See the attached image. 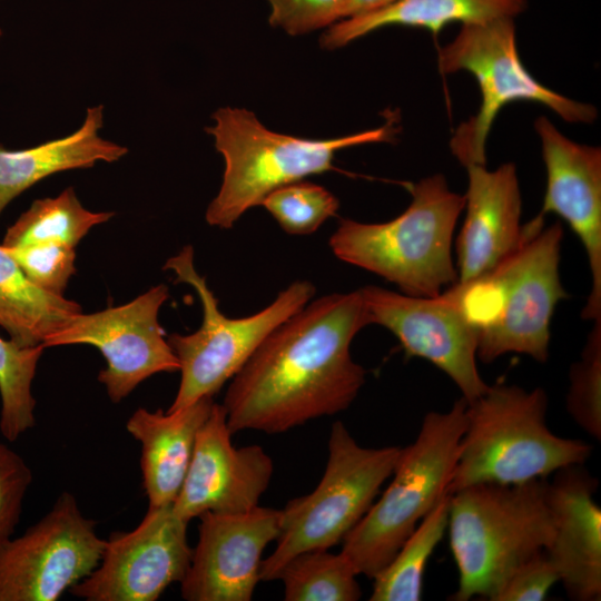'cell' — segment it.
Returning a JSON list of instances; mask_svg holds the SVG:
<instances>
[{
	"label": "cell",
	"mask_w": 601,
	"mask_h": 601,
	"mask_svg": "<svg viewBox=\"0 0 601 601\" xmlns=\"http://www.w3.org/2000/svg\"><path fill=\"white\" fill-rule=\"evenodd\" d=\"M206 131L225 160L219 191L208 205L206 221L229 229L273 190L334 168L345 148L390 141L393 119L375 129L331 139H306L273 131L245 108L223 107Z\"/></svg>",
	"instance_id": "cell-6"
},
{
	"label": "cell",
	"mask_w": 601,
	"mask_h": 601,
	"mask_svg": "<svg viewBox=\"0 0 601 601\" xmlns=\"http://www.w3.org/2000/svg\"><path fill=\"white\" fill-rule=\"evenodd\" d=\"M81 307L35 285L0 246V326L20 347H35L61 329Z\"/></svg>",
	"instance_id": "cell-23"
},
{
	"label": "cell",
	"mask_w": 601,
	"mask_h": 601,
	"mask_svg": "<svg viewBox=\"0 0 601 601\" xmlns=\"http://www.w3.org/2000/svg\"><path fill=\"white\" fill-rule=\"evenodd\" d=\"M188 522L173 504L148 508L129 532L110 534L98 566L70 592L87 601H155L190 565Z\"/></svg>",
	"instance_id": "cell-14"
},
{
	"label": "cell",
	"mask_w": 601,
	"mask_h": 601,
	"mask_svg": "<svg viewBox=\"0 0 601 601\" xmlns=\"http://www.w3.org/2000/svg\"><path fill=\"white\" fill-rule=\"evenodd\" d=\"M1 36H2V30L0 29V38H1Z\"/></svg>",
	"instance_id": "cell-35"
},
{
	"label": "cell",
	"mask_w": 601,
	"mask_h": 601,
	"mask_svg": "<svg viewBox=\"0 0 601 601\" xmlns=\"http://www.w3.org/2000/svg\"><path fill=\"white\" fill-rule=\"evenodd\" d=\"M211 396L174 412L137 408L126 428L141 444L140 467L148 508L173 504L184 483L197 433L210 414Z\"/></svg>",
	"instance_id": "cell-20"
},
{
	"label": "cell",
	"mask_w": 601,
	"mask_h": 601,
	"mask_svg": "<svg viewBox=\"0 0 601 601\" xmlns=\"http://www.w3.org/2000/svg\"><path fill=\"white\" fill-rule=\"evenodd\" d=\"M397 1L398 0H346L343 19L371 13L384 9Z\"/></svg>",
	"instance_id": "cell-34"
},
{
	"label": "cell",
	"mask_w": 601,
	"mask_h": 601,
	"mask_svg": "<svg viewBox=\"0 0 601 601\" xmlns=\"http://www.w3.org/2000/svg\"><path fill=\"white\" fill-rule=\"evenodd\" d=\"M437 65L442 73L470 72L480 88L477 112L459 125L450 141L453 156L465 168L486 165V140L496 116L509 104H539L571 124H591L598 117L594 106L548 88L528 71L511 18L461 24L439 51Z\"/></svg>",
	"instance_id": "cell-8"
},
{
	"label": "cell",
	"mask_w": 601,
	"mask_h": 601,
	"mask_svg": "<svg viewBox=\"0 0 601 601\" xmlns=\"http://www.w3.org/2000/svg\"><path fill=\"white\" fill-rule=\"evenodd\" d=\"M288 234L308 235L334 216L338 199L321 185L298 180L270 191L260 204Z\"/></svg>",
	"instance_id": "cell-28"
},
{
	"label": "cell",
	"mask_w": 601,
	"mask_h": 601,
	"mask_svg": "<svg viewBox=\"0 0 601 601\" xmlns=\"http://www.w3.org/2000/svg\"><path fill=\"white\" fill-rule=\"evenodd\" d=\"M4 248L35 285L51 294L62 296L70 277L76 273L75 247L58 243H36Z\"/></svg>",
	"instance_id": "cell-30"
},
{
	"label": "cell",
	"mask_w": 601,
	"mask_h": 601,
	"mask_svg": "<svg viewBox=\"0 0 601 601\" xmlns=\"http://www.w3.org/2000/svg\"><path fill=\"white\" fill-rule=\"evenodd\" d=\"M269 24L289 36L326 30L343 19L346 0H266Z\"/></svg>",
	"instance_id": "cell-31"
},
{
	"label": "cell",
	"mask_w": 601,
	"mask_h": 601,
	"mask_svg": "<svg viewBox=\"0 0 601 601\" xmlns=\"http://www.w3.org/2000/svg\"><path fill=\"white\" fill-rule=\"evenodd\" d=\"M104 106L89 107L81 126L62 138L38 146L8 150L0 146V215L24 190L53 174L112 162L128 149L99 136Z\"/></svg>",
	"instance_id": "cell-21"
},
{
	"label": "cell",
	"mask_w": 601,
	"mask_h": 601,
	"mask_svg": "<svg viewBox=\"0 0 601 601\" xmlns=\"http://www.w3.org/2000/svg\"><path fill=\"white\" fill-rule=\"evenodd\" d=\"M412 200L385 223L342 219L329 238L341 260L395 284L401 293L435 297L457 280L453 234L465 197L434 174L410 186Z\"/></svg>",
	"instance_id": "cell-3"
},
{
	"label": "cell",
	"mask_w": 601,
	"mask_h": 601,
	"mask_svg": "<svg viewBox=\"0 0 601 601\" xmlns=\"http://www.w3.org/2000/svg\"><path fill=\"white\" fill-rule=\"evenodd\" d=\"M543 388L496 383L466 406V425L449 485L452 494L480 484H521L584 464L592 446L554 434Z\"/></svg>",
	"instance_id": "cell-4"
},
{
	"label": "cell",
	"mask_w": 601,
	"mask_h": 601,
	"mask_svg": "<svg viewBox=\"0 0 601 601\" xmlns=\"http://www.w3.org/2000/svg\"><path fill=\"white\" fill-rule=\"evenodd\" d=\"M45 347H20L0 337V432L9 442L35 426L32 381Z\"/></svg>",
	"instance_id": "cell-27"
},
{
	"label": "cell",
	"mask_w": 601,
	"mask_h": 601,
	"mask_svg": "<svg viewBox=\"0 0 601 601\" xmlns=\"http://www.w3.org/2000/svg\"><path fill=\"white\" fill-rule=\"evenodd\" d=\"M587 337L580 359L569 372L566 411L590 436L601 440V318Z\"/></svg>",
	"instance_id": "cell-29"
},
{
	"label": "cell",
	"mask_w": 601,
	"mask_h": 601,
	"mask_svg": "<svg viewBox=\"0 0 601 601\" xmlns=\"http://www.w3.org/2000/svg\"><path fill=\"white\" fill-rule=\"evenodd\" d=\"M168 296V287L159 284L121 306L92 314L81 312L49 336L43 347L72 344L97 347L107 363L98 380L111 402L118 403L151 375L179 371L178 358L158 321Z\"/></svg>",
	"instance_id": "cell-12"
},
{
	"label": "cell",
	"mask_w": 601,
	"mask_h": 601,
	"mask_svg": "<svg viewBox=\"0 0 601 601\" xmlns=\"http://www.w3.org/2000/svg\"><path fill=\"white\" fill-rule=\"evenodd\" d=\"M176 274V283H186L197 293L203 323L189 335L173 334L167 341L179 362L180 384L167 412L184 408L199 398L214 395L243 367L262 342L283 322L305 307L315 295V286L297 280L282 290L258 313L226 317L205 277L194 266V249L186 246L164 266Z\"/></svg>",
	"instance_id": "cell-10"
},
{
	"label": "cell",
	"mask_w": 601,
	"mask_h": 601,
	"mask_svg": "<svg viewBox=\"0 0 601 601\" xmlns=\"http://www.w3.org/2000/svg\"><path fill=\"white\" fill-rule=\"evenodd\" d=\"M359 292L368 325L385 327L407 356L424 358L445 373L467 404L487 390L476 364V331L445 289L435 297H415L372 285Z\"/></svg>",
	"instance_id": "cell-13"
},
{
	"label": "cell",
	"mask_w": 601,
	"mask_h": 601,
	"mask_svg": "<svg viewBox=\"0 0 601 601\" xmlns=\"http://www.w3.org/2000/svg\"><path fill=\"white\" fill-rule=\"evenodd\" d=\"M366 326L359 289L325 295L277 326L225 394L221 405L231 434L283 433L346 410L366 378L349 351Z\"/></svg>",
	"instance_id": "cell-1"
},
{
	"label": "cell",
	"mask_w": 601,
	"mask_h": 601,
	"mask_svg": "<svg viewBox=\"0 0 601 601\" xmlns=\"http://www.w3.org/2000/svg\"><path fill=\"white\" fill-rule=\"evenodd\" d=\"M274 472L270 456L259 445L235 447L221 404L214 403L197 433L193 456L173 503L189 522L205 512L240 513L258 505Z\"/></svg>",
	"instance_id": "cell-16"
},
{
	"label": "cell",
	"mask_w": 601,
	"mask_h": 601,
	"mask_svg": "<svg viewBox=\"0 0 601 601\" xmlns=\"http://www.w3.org/2000/svg\"><path fill=\"white\" fill-rule=\"evenodd\" d=\"M106 540L77 499L62 492L51 510L0 549V601H57L99 564Z\"/></svg>",
	"instance_id": "cell-11"
},
{
	"label": "cell",
	"mask_w": 601,
	"mask_h": 601,
	"mask_svg": "<svg viewBox=\"0 0 601 601\" xmlns=\"http://www.w3.org/2000/svg\"><path fill=\"white\" fill-rule=\"evenodd\" d=\"M546 169L540 215L556 214L581 240L592 286L582 317L601 318V149L564 136L545 116L534 121Z\"/></svg>",
	"instance_id": "cell-17"
},
{
	"label": "cell",
	"mask_w": 601,
	"mask_h": 601,
	"mask_svg": "<svg viewBox=\"0 0 601 601\" xmlns=\"http://www.w3.org/2000/svg\"><path fill=\"white\" fill-rule=\"evenodd\" d=\"M466 401L428 412L413 443L402 447L392 481L343 539L341 553L357 574L373 579L423 518L449 493L466 425Z\"/></svg>",
	"instance_id": "cell-7"
},
{
	"label": "cell",
	"mask_w": 601,
	"mask_h": 601,
	"mask_svg": "<svg viewBox=\"0 0 601 601\" xmlns=\"http://www.w3.org/2000/svg\"><path fill=\"white\" fill-rule=\"evenodd\" d=\"M114 216L110 211L86 209L72 187L57 197L36 199L10 226L3 237L7 248L36 243H58L76 247L96 225Z\"/></svg>",
	"instance_id": "cell-25"
},
{
	"label": "cell",
	"mask_w": 601,
	"mask_h": 601,
	"mask_svg": "<svg viewBox=\"0 0 601 601\" xmlns=\"http://www.w3.org/2000/svg\"><path fill=\"white\" fill-rule=\"evenodd\" d=\"M32 472L26 461L0 442V549L13 536Z\"/></svg>",
	"instance_id": "cell-32"
},
{
	"label": "cell",
	"mask_w": 601,
	"mask_h": 601,
	"mask_svg": "<svg viewBox=\"0 0 601 601\" xmlns=\"http://www.w3.org/2000/svg\"><path fill=\"white\" fill-rule=\"evenodd\" d=\"M358 574L339 552L327 549L302 552L280 570L286 601H356L362 597Z\"/></svg>",
	"instance_id": "cell-26"
},
{
	"label": "cell",
	"mask_w": 601,
	"mask_h": 601,
	"mask_svg": "<svg viewBox=\"0 0 601 601\" xmlns=\"http://www.w3.org/2000/svg\"><path fill=\"white\" fill-rule=\"evenodd\" d=\"M548 481L554 532L544 549L569 599H601V509L598 480L583 464L561 469Z\"/></svg>",
	"instance_id": "cell-18"
},
{
	"label": "cell",
	"mask_w": 601,
	"mask_h": 601,
	"mask_svg": "<svg viewBox=\"0 0 601 601\" xmlns=\"http://www.w3.org/2000/svg\"><path fill=\"white\" fill-rule=\"evenodd\" d=\"M447 534L459 571L451 600H492L506 577L554 532L548 480L480 483L450 494Z\"/></svg>",
	"instance_id": "cell-5"
},
{
	"label": "cell",
	"mask_w": 601,
	"mask_h": 601,
	"mask_svg": "<svg viewBox=\"0 0 601 601\" xmlns=\"http://www.w3.org/2000/svg\"><path fill=\"white\" fill-rule=\"evenodd\" d=\"M467 170L466 211L456 239L457 283L473 280L511 254L522 240V199L516 167L505 162L489 170Z\"/></svg>",
	"instance_id": "cell-19"
},
{
	"label": "cell",
	"mask_w": 601,
	"mask_h": 601,
	"mask_svg": "<svg viewBox=\"0 0 601 601\" xmlns=\"http://www.w3.org/2000/svg\"><path fill=\"white\" fill-rule=\"evenodd\" d=\"M544 217L524 224L520 244L492 269L445 288L474 326L484 364L509 353L549 357L552 316L568 294L559 270L563 229L559 221L544 226Z\"/></svg>",
	"instance_id": "cell-2"
},
{
	"label": "cell",
	"mask_w": 601,
	"mask_h": 601,
	"mask_svg": "<svg viewBox=\"0 0 601 601\" xmlns=\"http://www.w3.org/2000/svg\"><path fill=\"white\" fill-rule=\"evenodd\" d=\"M198 518V542L180 581L183 599L249 601L260 581L263 552L280 533V510L257 505Z\"/></svg>",
	"instance_id": "cell-15"
},
{
	"label": "cell",
	"mask_w": 601,
	"mask_h": 601,
	"mask_svg": "<svg viewBox=\"0 0 601 601\" xmlns=\"http://www.w3.org/2000/svg\"><path fill=\"white\" fill-rule=\"evenodd\" d=\"M450 494L417 524L390 563L374 578L371 601H420L427 562L442 541L449 520Z\"/></svg>",
	"instance_id": "cell-24"
},
{
	"label": "cell",
	"mask_w": 601,
	"mask_h": 601,
	"mask_svg": "<svg viewBox=\"0 0 601 601\" xmlns=\"http://www.w3.org/2000/svg\"><path fill=\"white\" fill-rule=\"evenodd\" d=\"M526 6V0H398L384 9L334 23L324 30L319 43L326 50H335L393 26L422 28L437 35L454 22L515 19Z\"/></svg>",
	"instance_id": "cell-22"
},
{
	"label": "cell",
	"mask_w": 601,
	"mask_h": 601,
	"mask_svg": "<svg viewBox=\"0 0 601 601\" xmlns=\"http://www.w3.org/2000/svg\"><path fill=\"white\" fill-rule=\"evenodd\" d=\"M559 582L558 571L541 550L520 563L503 581L491 601H540Z\"/></svg>",
	"instance_id": "cell-33"
},
{
	"label": "cell",
	"mask_w": 601,
	"mask_h": 601,
	"mask_svg": "<svg viewBox=\"0 0 601 601\" xmlns=\"http://www.w3.org/2000/svg\"><path fill=\"white\" fill-rule=\"evenodd\" d=\"M402 447H364L342 422L332 425L328 459L316 489L280 510L276 549L260 565V580L273 581L295 555L329 549L343 541L391 477Z\"/></svg>",
	"instance_id": "cell-9"
}]
</instances>
